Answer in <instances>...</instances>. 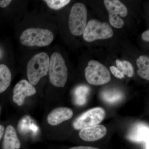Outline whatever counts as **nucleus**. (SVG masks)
Instances as JSON below:
<instances>
[{
	"label": "nucleus",
	"mask_w": 149,
	"mask_h": 149,
	"mask_svg": "<svg viewBox=\"0 0 149 149\" xmlns=\"http://www.w3.org/2000/svg\"><path fill=\"white\" fill-rule=\"evenodd\" d=\"M50 58L47 54L40 53L35 55L28 62L27 73L29 82L36 85L42 77L47 75L49 71Z\"/></svg>",
	"instance_id": "nucleus-1"
},
{
	"label": "nucleus",
	"mask_w": 149,
	"mask_h": 149,
	"mask_svg": "<svg viewBox=\"0 0 149 149\" xmlns=\"http://www.w3.org/2000/svg\"><path fill=\"white\" fill-rule=\"evenodd\" d=\"M48 71L52 84L56 87L63 88L68 73L65 61L61 54L57 52L52 54L50 59Z\"/></svg>",
	"instance_id": "nucleus-2"
},
{
	"label": "nucleus",
	"mask_w": 149,
	"mask_h": 149,
	"mask_svg": "<svg viewBox=\"0 0 149 149\" xmlns=\"http://www.w3.org/2000/svg\"><path fill=\"white\" fill-rule=\"evenodd\" d=\"M52 32L47 29L29 28L22 33L20 42L28 47H44L49 45L53 41Z\"/></svg>",
	"instance_id": "nucleus-3"
},
{
	"label": "nucleus",
	"mask_w": 149,
	"mask_h": 149,
	"mask_svg": "<svg viewBox=\"0 0 149 149\" xmlns=\"http://www.w3.org/2000/svg\"><path fill=\"white\" fill-rule=\"evenodd\" d=\"M88 11L85 5L76 3L72 6L69 17L70 31L74 36L83 35L87 25Z\"/></svg>",
	"instance_id": "nucleus-4"
},
{
	"label": "nucleus",
	"mask_w": 149,
	"mask_h": 149,
	"mask_svg": "<svg viewBox=\"0 0 149 149\" xmlns=\"http://www.w3.org/2000/svg\"><path fill=\"white\" fill-rule=\"evenodd\" d=\"M113 34L112 29L107 22L93 19L87 24L83 37L87 42H93L97 40L109 39L112 37Z\"/></svg>",
	"instance_id": "nucleus-5"
},
{
	"label": "nucleus",
	"mask_w": 149,
	"mask_h": 149,
	"mask_svg": "<svg viewBox=\"0 0 149 149\" xmlns=\"http://www.w3.org/2000/svg\"><path fill=\"white\" fill-rule=\"evenodd\" d=\"M85 73L86 80L92 85H104L109 83L111 79L110 73L106 67L95 60H91L88 62Z\"/></svg>",
	"instance_id": "nucleus-6"
},
{
	"label": "nucleus",
	"mask_w": 149,
	"mask_h": 149,
	"mask_svg": "<svg viewBox=\"0 0 149 149\" xmlns=\"http://www.w3.org/2000/svg\"><path fill=\"white\" fill-rule=\"evenodd\" d=\"M105 114V111L102 108H94L77 118L73 122V127L77 130H81L98 125L104 120Z\"/></svg>",
	"instance_id": "nucleus-7"
},
{
	"label": "nucleus",
	"mask_w": 149,
	"mask_h": 149,
	"mask_svg": "<svg viewBox=\"0 0 149 149\" xmlns=\"http://www.w3.org/2000/svg\"><path fill=\"white\" fill-rule=\"evenodd\" d=\"M104 4L109 15L110 24L116 28H121L124 24L121 17L128 15V10L125 5L118 0H105Z\"/></svg>",
	"instance_id": "nucleus-8"
},
{
	"label": "nucleus",
	"mask_w": 149,
	"mask_h": 149,
	"mask_svg": "<svg viewBox=\"0 0 149 149\" xmlns=\"http://www.w3.org/2000/svg\"><path fill=\"white\" fill-rule=\"evenodd\" d=\"M13 102L19 106L23 104L25 98L35 95L36 90L33 85L25 80L19 81L13 89Z\"/></svg>",
	"instance_id": "nucleus-9"
},
{
	"label": "nucleus",
	"mask_w": 149,
	"mask_h": 149,
	"mask_svg": "<svg viewBox=\"0 0 149 149\" xmlns=\"http://www.w3.org/2000/svg\"><path fill=\"white\" fill-rule=\"evenodd\" d=\"M107 131V128L104 125H97L81 129L79 136L83 141L93 142L103 138Z\"/></svg>",
	"instance_id": "nucleus-10"
},
{
	"label": "nucleus",
	"mask_w": 149,
	"mask_h": 149,
	"mask_svg": "<svg viewBox=\"0 0 149 149\" xmlns=\"http://www.w3.org/2000/svg\"><path fill=\"white\" fill-rule=\"evenodd\" d=\"M73 114V111L69 108H57L52 111L48 116V122L52 125H59L70 119Z\"/></svg>",
	"instance_id": "nucleus-11"
},
{
	"label": "nucleus",
	"mask_w": 149,
	"mask_h": 149,
	"mask_svg": "<svg viewBox=\"0 0 149 149\" xmlns=\"http://www.w3.org/2000/svg\"><path fill=\"white\" fill-rule=\"evenodd\" d=\"M21 146L16 130L11 125L7 127L4 136L3 149H19Z\"/></svg>",
	"instance_id": "nucleus-12"
},
{
	"label": "nucleus",
	"mask_w": 149,
	"mask_h": 149,
	"mask_svg": "<svg viewBox=\"0 0 149 149\" xmlns=\"http://www.w3.org/2000/svg\"><path fill=\"white\" fill-rule=\"evenodd\" d=\"M136 64L139 68L137 73L140 77L145 80H149V58L142 55L137 59Z\"/></svg>",
	"instance_id": "nucleus-13"
},
{
	"label": "nucleus",
	"mask_w": 149,
	"mask_h": 149,
	"mask_svg": "<svg viewBox=\"0 0 149 149\" xmlns=\"http://www.w3.org/2000/svg\"><path fill=\"white\" fill-rule=\"evenodd\" d=\"M11 73L8 67L4 64H0V93L8 88L11 80Z\"/></svg>",
	"instance_id": "nucleus-14"
},
{
	"label": "nucleus",
	"mask_w": 149,
	"mask_h": 149,
	"mask_svg": "<svg viewBox=\"0 0 149 149\" xmlns=\"http://www.w3.org/2000/svg\"><path fill=\"white\" fill-rule=\"evenodd\" d=\"M116 63L117 68L120 70L123 74L126 75L128 77H131L134 75V69L132 64L128 61L117 59L116 61Z\"/></svg>",
	"instance_id": "nucleus-15"
},
{
	"label": "nucleus",
	"mask_w": 149,
	"mask_h": 149,
	"mask_svg": "<svg viewBox=\"0 0 149 149\" xmlns=\"http://www.w3.org/2000/svg\"><path fill=\"white\" fill-rule=\"evenodd\" d=\"M104 100L110 103H113L120 100L122 98L123 95L120 91H104L102 94Z\"/></svg>",
	"instance_id": "nucleus-16"
},
{
	"label": "nucleus",
	"mask_w": 149,
	"mask_h": 149,
	"mask_svg": "<svg viewBox=\"0 0 149 149\" xmlns=\"http://www.w3.org/2000/svg\"><path fill=\"white\" fill-rule=\"evenodd\" d=\"M89 91V88L86 86H80L77 87L74 92L76 103L80 105L84 104L86 101L85 97Z\"/></svg>",
	"instance_id": "nucleus-17"
},
{
	"label": "nucleus",
	"mask_w": 149,
	"mask_h": 149,
	"mask_svg": "<svg viewBox=\"0 0 149 149\" xmlns=\"http://www.w3.org/2000/svg\"><path fill=\"white\" fill-rule=\"evenodd\" d=\"M48 6L54 10H58L67 5L70 0H45Z\"/></svg>",
	"instance_id": "nucleus-18"
},
{
	"label": "nucleus",
	"mask_w": 149,
	"mask_h": 149,
	"mask_svg": "<svg viewBox=\"0 0 149 149\" xmlns=\"http://www.w3.org/2000/svg\"><path fill=\"white\" fill-rule=\"evenodd\" d=\"M110 70L111 73L115 77L119 78V79H122L125 77L124 74H123L122 72L115 66H111L110 67Z\"/></svg>",
	"instance_id": "nucleus-19"
},
{
	"label": "nucleus",
	"mask_w": 149,
	"mask_h": 149,
	"mask_svg": "<svg viewBox=\"0 0 149 149\" xmlns=\"http://www.w3.org/2000/svg\"><path fill=\"white\" fill-rule=\"evenodd\" d=\"M11 1L10 0H0V7L4 8L9 5Z\"/></svg>",
	"instance_id": "nucleus-20"
},
{
	"label": "nucleus",
	"mask_w": 149,
	"mask_h": 149,
	"mask_svg": "<svg viewBox=\"0 0 149 149\" xmlns=\"http://www.w3.org/2000/svg\"><path fill=\"white\" fill-rule=\"evenodd\" d=\"M142 38L144 41L148 42L149 41V30L145 31L142 35Z\"/></svg>",
	"instance_id": "nucleus-21"
},
{
	"label": "nucleus",
	"mask_w": 149,
	"mask_h": 149,
	"mask_svg": "<svg viewBox=\"0 0 149 149\" xmlns=\"http://www.w3.org/2000/svg\"><path fill=\"white\" fill-rule=\"evenodd\" d=\"M70 149H100L97 148H94V147L89 146H77L73 147V148H70Z\"/></svg>",
	"instance_id": "nucleus-22"
},
{
	"label": "nucleus",
	"mask_w": 149,
	"mask_h": 149,
	"mask_svg": "<svg viewBox=\"0 0 149 149\" xmlns=\"http://www.w3.org/2000/svg\"><path fill=\"white\" fill-rule=\"evenodd\" d=\"M4 132V128L2 125H0V141L3 135Z\"/></svg>",
	"instance_id": "nucleus-23"
}]
</instances>
